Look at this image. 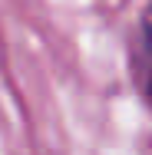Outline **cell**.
I'll return each mask as SVG.
<instances>
[{"label": "cell", "mask_w": 152, "mask_h": 155, "mask_svg": "<svg viewBox=\"0 0 152 155\" xmlns=\"http://www.w3.org/2000/svg\"><path fill=\"white\" fill-rule=\"evenodd\" d=\"M136 76H139L142 93L152 102V3L146 7L139 30H136Z\"/></svg>", "instance_id": "obj_1"}]
</instances>
